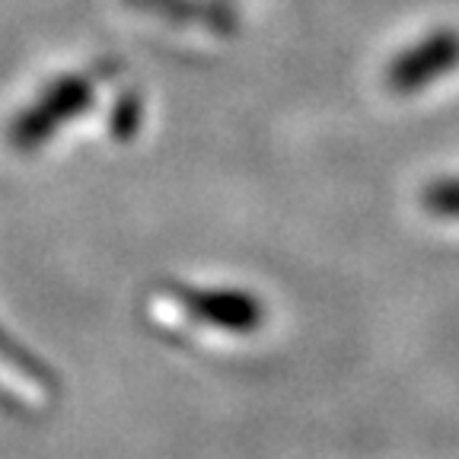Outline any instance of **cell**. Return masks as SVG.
<instances>
[{
    "label": "cell",
    "instance_id": "cell-2",
    "mask_svg": "<svg viewBox=\"0 0 459 459\" xmlns=\"http://www.w3.org/2000/svg\"><path fill=\"white\" fill-rule=\"evenodd\" d=\"M459 61V36L453 32H440L430 36L428 42H421L418 48H411L393 67V83L399 90H418V86L430 83L434 77L446 74Z\"/></svg>",
    "mask_w": 459,
    "mask_h": 459
},
{
    "label": "cell",
    "instance_id": "cell-1",
    "mask_svg": "<svg viewBox=\"0 0 459 459\" xmlns=\"http://www.w3.org/2000/svg\"><path fill=\"white\" fill-rule=\"evenodd\" d=\"M172 297L195 319L227 332H252L262 325L265 309L243 290H201V287H172Z\"/></svg>",
    "mask_w": 459,
    "mask_h": 459
},
{
    "label": "cell",
    "instance_id": "cell-3",
    "mask_svg": "<svg viewBox=\"0 0 459 459\" xmlns=\"http://www.w3.org/2000/svg\"><path fill=\"white\" fill-rule=\"evenodd\" d=\"M424 208L440 217H459V182H437L424 192Z\"/></svg>",
    "mask_w": 459,
    "mask_h": 459
}]
</instances>
